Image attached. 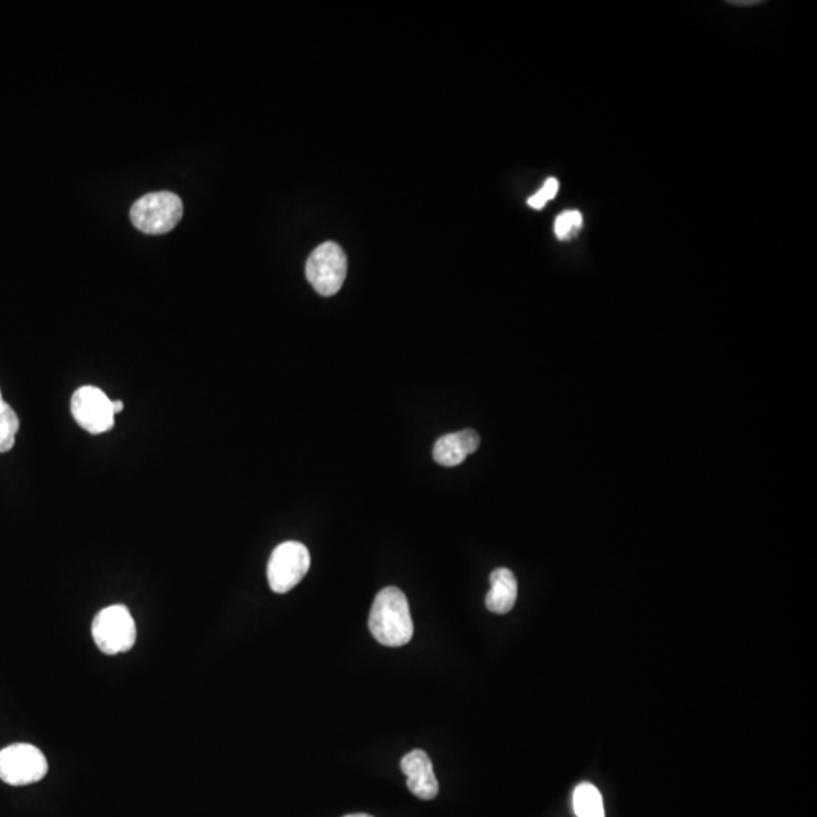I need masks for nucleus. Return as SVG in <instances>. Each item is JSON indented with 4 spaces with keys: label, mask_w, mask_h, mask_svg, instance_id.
I'll return each mask as SVG.
<instances>
[{
    "label": "nucleus",
    "mask_w": 817,
    "mask_h": 817,
    "mask_svg": "<svg viewBox=\"0 0 817 817\" xmlns=\"http://www.w3.org/2000/svg\"><path fill=\"white\" fill-rule=\"evenodd\" d=\"M93 637L97 648L108 656L131 650L137 640V625L128 607L115 604L100 610L93 621Z\"/></svg>",
    "instance_id": "nucleus-3"
},
{
    "label": "nucleus",
    "mask_w": 817,
    "mask_h": 817,
    "mask_svg": "<svg viewBox=\"0 0 817 817\" xmlns=\"http://www.w3.org/2000/svg\"><path fill=\"white\" fill-rule=\"evenodd\" d=\"M728 4L734 7H755V5H762V0H728Z\"/></svg>",
    "instance_id": "nucleus-15"
},
{
    "label": "nucleus",
    "mask_w": 817,
    "mask_h": 817,
    "mask_svg": "<svg viewBox=\"0 0 817 817\" xmlns=\"http://www.w3.org/2000/svg\"><path fill=\"white\" fill-rule=\"evenodd\" d=\"M112 411H114L115 415L120 414L123 411V401H112Z\"/></svg>",
    "instance_id": "nucleus-16"
},
{
    "label": "nucleus",
    "mask_w": 817,
    "mask_h": 817,
    "mask_svg": "<svg viewBox=\"0 0 817 817\" xmlns=\"http://www.w3.org/2000/svg\"><path fill=\"white\" fill-rule=\"evenodd\" d=\"M518 598V581L510 569L498 568L491 574V591L486 595V607L497 615H506Z\"/></svg>",
    "instance_id": "nucleus-10"
},
{
    "label": "nucleus",
    "mask_w": 817,
    "mask_h": 817,
    "mask_svg": "<svg viewBox=\"0 0 817 817\" xmlns=\"http://www.w3.org/2000/svg\"><path fill=\"white\" fill-rule=\"evenodd\" d=\"M557 193H559V181L550 178L535 196L527 200V203H529V206H532L533 209H542L545 208V205H547L550 200H553L554 197L557 196Z\"/></svg>",
    "instance_id": "nucleus-14"
},
{
    "label": "nucleus",
    "mask_w": 817,
    "mask_h": 817,
    "mask_svg": "<svg viewBox=\"0 0 817 817\" xmlns=\"http://www.w3.org/2000/svg\"><path fill=\"white\" fill-rule=\"evenodd\" d=\"M371 634L385 647H403L414 636V622L406 595L398 588H385L377 594L371 607Z\"/></svg>",
    "instance_id": "nucleus-1"
},
{
    "label": "nucleus",
    "mask_w": 817,
    "mask_h": 817,
    "mask_svg": "<svg viewBox=\"0 0 817 817\" xmlns=\"http://www.w3.org/2000/svg\"><path fill=\"white\" fill-rule=\"evenodd\" d=\"M184 205L179 196L170 191H158L141 197L132 205L131 221L147 235L170 232L181 221Z\"/></svg>",
    "instance_id": "nucleus-2"
},
{
    "label": "nucleus",
    "mask_w": 817,
    "mask_h": 817,
    "mask_svg": "<svg viewBox=\"0 0 817 817\" xmlns=\"http://www.w3.org/2000/svg\"><path fill=\"white\" fill-rule=\"evenodd\" d=\"M572 805L577 817H606L603 796L594 784H578L572 796Z\"/></svg>",
    "instance_id": "nucleus-11"
},
{
    "label": "nucleus",
    "mask_w": 817,
    "mask_h": 817,
    "mask_svg": "<svg viewBox=\"0 0 817 817\" xmlns=\"http://www.w3.org/2000/svg\"><path fill=\"white\" fill-rule=\"evenodd\" d=\"M49 771L46 757L37 746L16 743L0 751V780L10 786L38 783Z\"/></svg>",
    "instance_id": "nucleus-5"
},
{
    "label": "nucleus",
    "mask_w": 817,
    "mask_h": 817,
    "mask_svg": "<svg viewBox=\"0 0 817 817\" xmlns=\"http://www.w3.org/2000/svg\"><path fill=\"white\" fill-rule=\"evenodd\" d=\"M72 415L76 423L91 435L108 432L114 426L112 400L96 386H82L73 394Z\"/></svg>",
    "instance_id": "nucleus-7"
},
{
    "label": "nucleus",
    "mask_w": 817,
    "mask_h": 817,
    "mask_svg": "<svg viewBox=\"0 0 817 817\" xmlns=\"http://www.w3.org/2000/svg\"><path fill=\"white\" fill-rule=\"evenodd\" d=\"M479 445L480 436L476 430L466 429L462 432L448 433L436 441L433 459L439 465L451 468L460 465L479 448Z\"/></svg>",
    "instance_id": "nucleus-9"
},
{
    "label": "nucleus",
    "mask_w": 817,
    "mask_h": 817,
    "mask_svg": "<svg viewBox=\"0 0 817 817\" xmlns=\"http://www.w3.org/2000/svg\"><path fill=\"white\" fill-rule=\"evenodd\" d=\"M345 276L347 256L338 244H321L306 262V277L321 296H335L344 285Z\"/></svg>",
    "instance_id": "nucleus-6"
},
{
    "label": "nucleus",
    "mask_w": 817,
    "mask_h": 817,
    "mask_svg": "<svg viewBox=\"0 0 817 817\" xmlns=\"http://www.w3.org/2000/svg\"><path fill=\"white\" fill-rule=\"evenodd\" d=\"M344 817H373V816H370V814H365V813H356V814H347V816H344Z\"/></svg>",
    "instance_id": "nucleus-17"
},
{
    "label": "nucleus",
    "mask_w": 817,
    "mask_h": 817,
    "mask_svg": "<svg viewBox=\"0 0 817 817\" xmlns=\"http://www.w3.org/2000/svg\"><path fill=\"white\" fill-rule=\"evenodd\" d=\"M311 568L308 548L300 542L280 544L271 554L267 577L271 591L286 594L296 588Z\"/></svg>",
    "instance_id": "nucleus-4"
},
{
    "label": "nucleus",
    "mask_w": 817,
    "mask_h": 817,
    "mask_svg": "<svg viewBox=\"0 0 817 817\" xmlns=\"http://www.w3.org/2000/svg\"><path fill=\"white\" fill-rule=\"evenodd\" d=\"M401 771L407 778V789L417 798L430 801L439 793V783L433 771L432 760L423 749H414L401 760Z\"/></svg>",
    "instance_id": "nucleus-8"
},
{
    "label": "nucleus",
    "mask_w": 817,
    "mask_h": 817,
    "mask_svg": "<svg viewBox=\"0 0 817 817\" xmlns=\"http://www.w3.org/2000/svg\"><path fill=\"white\" fill-rule=\"evenodd\" d=\"M19 429V417L13 407L5 403L0 391V453H8L14 447Z\"/></svg>",
    "instance_id": "nucleus-12"
},
{
    "label": "nucleus",
    "mask_w": 817,
    "mask_h": 817,
    "mask_svg": "<svg viewBox=\"0 0 817 817\" xmlns=\"http://www.w3.org/2000/svg\"><path fill=\"white\" fill-rule=\"evenodd\" d=\"M583 227V214L577 209L562 212L554 221V233L560 241H568Z\"/></svg>",
    "instance_id": "nucleus-13"
}]
</instances>
